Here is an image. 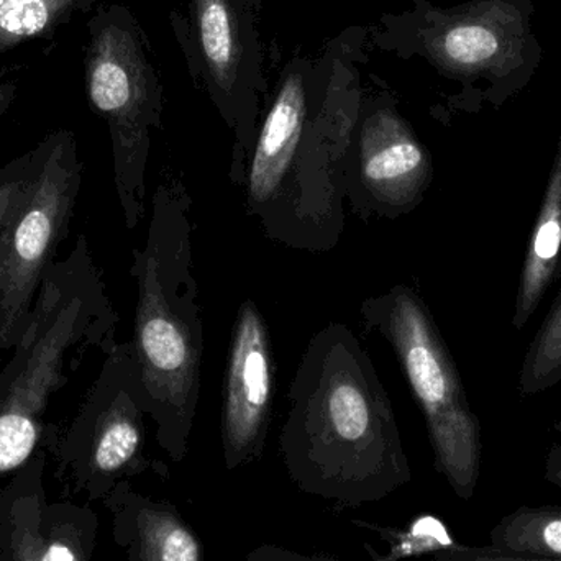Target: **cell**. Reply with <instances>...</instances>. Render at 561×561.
I'll return each instance as SVG.
<instances>
[{
  "label": "cell",
  "instance_id": "obj_17",
  "mask_svg": "<svg viewBox=\"0 0 561 561\" xmlns=\"http://www.w3.org/2000/svg\"><path fill=\"white\" fill-rule=\"evenodd\" d=\"M490 546L504 552L561 559V507H517L491 529Z\"/></svg>",
  "mask_w": 561,
  "mask_h": 561
},
{
  "label": "cell",
  "instance_id": "obj_7",
  "mask_svg": "<svg viewBox=\"0 0 561 561\" xmlns=\"http://www.w3.org/2000/svg\"><path fill=\"white\" fill-rule=\"evenodd\" d=\"M147 405L134 343H117L84 404L65 432L49 428L43 444L56 480L69 494L101 501L117 484L154 467L147 455Z\"/></svg>",
  "mask_w": 561,
  "mask_h": 561
},
{
  "label": "cell",
  "instance_id": "obj_6",
  "mask_svg": "<svg viewBox=\"0 0 561 561\" xmlns=\"http://www.w3.org/2000/svg\"><path fill=\"white\" fill-rule=\"evenodd\" d=\"M85 94L107 124L114 183L125 227L147 216V170L153 131L163 125V85L134 13L121 3L101 7L88 22Z\"/></svg>",
  "mask_w": 561,
  "mask_h": 561
},
{
  "label": "cell",
  "instance_id": "obj_21",
  "mask_svg": "<svg viewBox=\"0 0 561 561\" xmlns=\"http://www.w3.org/2000/svg\"><path fill=\"white\" fill-rule=\"evenodd\" d=\"M434 561H561L549 557L526 556V553L504 552L494 547H468L455 542L447 549L432 556Z\"/></svg>",
  "mask_w": 561,
  "mask_h": 561
},
{
  "label": "cell",
  "instance_id": "obj_11",
  "mask_svg": "<svg viewBox=\"0 0 561 561\" xmlns=\"http://www.w3.org/2000/svg\"><path fill=\"white\" fill-rule=\"evenodd\" d=\"M275 358L268 323L255 300L240 304L224 378L222 435L227 471L259 461L273 414Z\"/></svg>",
  "mask_w": 561,
  "mask_h": 561
},
{
  "label": "cell",
  "instance_id": "obj_1",
  "mask_svg": "<svg viewBox=\"0 0 561 561\" xmlns=\"http://www.w3.org/2000/svg\"><path fill=\"white\" fill-rule=\"evenodd\" d=\"M368 28L352 26L319 59L294 56L262 115L242 190L273 242L330 252L345 230V170L363 91Z\"/></svg>",
  "mask_w": 561,
  "mask_h": 561
},
{
  "label": "cell",
  "instance_id": "obj_16",
  "mask_svg": "<svg viewBox=\"0 0 561 561\" xmlns=\"http://www.w3.org/2000/svg\"><path fill=\"white\" fill-rule=\"evenodd\" d=\"M98 0H0V55L49 39L72 20L91 12Z\"/></svg>",
  "mask_w": 561,
  "mask_h": 561
},
{
  "label": "cell",
  "instance_id": "obj_9",
  "mask_svg": "<svg viewBox=\"0 0 561 561\" xmlns=\"http://www.w3.org/2000/svg\"><path fill=\"white\" fill-rule=\"evenodd\" d=\"M45 145L22 204L0 232V355L22 339L81 193L84 164L75 134L53 131Z\"/></svg>",
  "mask_w": 561,
  "mask_h": 561
},
{
  "label": "cell",
  "instance_id": "obj_8",
  "mask_svg": "<svg viewBox=\"0 0 561 561\" xmlns=\"http://www.w3.org/2000/svg\"><path fill=\"white\" fill-rule=\"evenodd\" d=\"M260 0H190V19L171 13L194 82L236 137L230 181L242 187L266 94L259 33Z\"/></svg>",
  "mask_w": 561,
  "mask_h": 561
},
{
  "label": "cell",
  "instance_id": "obj_10",
  "mask_svg": "<svg viewBox=\"0 0 561 561\" xmlns=\"http://www.w3.org/2000/svg\"><path fill=\"white\" fill-rule=\"evenodd\" d=\"M434 163L389 91L363 94L345 170V199L363 219H398L417 209Z\"/></svg>",
  "mask_w": 561,
  "mask_h": 561
},
{
  "label": "cell",
  "instance_id": "obj_20",
  "mask_svg": "<svg viewBox=\"0 0 561 561\" xmlns=\"http://www.w3.org/2000/svg\"><path fill=\"white\" fill-rule=\"evenodd\" d=\"M45 138H43L32 150L13 158L0 168V232L22 204L30 183L45 157Z\"/></svg>",
  "mask_w": 561,
  "mask_h": 561
},
{
  "label": "cell",
  "instance_id": "obj_2",
  "mask_svg": "<svg viewBox=\"0 0 561 561\" xmlns=\"http://www.w3.org/2000/svg\"><path fill=\"white\" fill-rule=\"evenodd\" d=\"M287 401L279 457L307 496L358 510L411 483L388 392L348 327L330 322L310 339Z\"/></svg>",
  "mask_w": 561,
  "mask_h": 561
},
{
  "label": "cell",
  "instance_id": "obj_14",
  "mask_svg": "<svg viewBox=\"0 0 561 561\" xmlns=\"http://www.w3.org/2000/svg\"><path fill=\"white\" fill-rule=\"evenodd\" d=\"M46 454L39 450L0 490V561H42L39 504L45 500Z\"/></svg>",
  "mask_w": 561,
  "mask_h": 561
},
{
  "label": "cell",
  "instance_id": "obj_12",
  "mask_svg": "<svg viewBox=\"0 0 561 561\" xmlns=\"http://www.w3.org/2000/svg\"><path fill=\"white\" fill-rule=\"evenodd\" d=\"M112 536L128 561H206L196 530L170 501L138 493L130 481L102 500Z\"/></svg>",
  "mask_w": 561,
  "mask_h": 561
},
{
  "label": "cell",
  "instance_id": "obj_5",
  "mask_svg": "<svg viewBox=\"0 0 561 561\" xmlns=\"http://www.w3.org/2000/svg\"><path fill=\"white\" fill-rule=\"evenodd\" d=\"M363 323L381 333L398 356L421 405L435 470L461 501H471L483 458V428L471 409L457 363L427 304L404 284L363 300Z\"/></svg>",
  "mask_w": 561,
  "mask_h": 561
},
{
  "label": "cell",
  "instance_id": "obj_22",
  "mask_svg": "<svg viewBox=\"0 0 561 561\" xmlns=\"http://www.w3.org/2000/svg\"><path fill=\"white\" fill-rule=\"evenodd\" d=\"M247 561H340L329 556H312V553H300L297 550L286 549V547L265 546L256 547L250 550Z\"/></svg>",
  "mask_w": 561,
  "mask_h": 561
},
{
  "label": "cell",
  "instance_id": "obj_13",
  "mask_svg": "<svg viewBox=\"0 0 561 561\" xmlns=\"http://www.w3.org/2000/svg\"><path fill=\"white\" fill-rule=\"evenodd\" d=\"M561 276V128L556 158L547 178L539 213L524 255L523 272L514 307V329L523 330L533 319Z\"/></svg>",
  "mask_w": 561,
  "mask_h": 561
},
{
  "label": "cell",
  "instance_id": "obj_3",
  "mask_svg": "<svg viewBox=\"0 0 561 561\" xmlns=\"http://www.w3.org/2000/svg\"><path fill=\"white\" fill-rule=\"evenodd\" d=\"M193 197L178 174H161L144 249L134 250L135 355L158 447L186 458L201 399L204 322L194 278Z\"/></svg>",
  "mask_w": 561,
  "mask_h": 561
},
{
  "label": "cell",
  "instance_id": "obj_19",
  "mask_svg": "<svg viewBox=\"0 0 561 561\" xmlns=\"http://www.w3.org/2000/svg\"><path fill=\"white\" fill-rule=\"evenodd\" d=\"M353 524L371 533L375 530L381 540L389 543V552L386 556H379L368 543H365L366 553L373 561H401L411 557L434 556L438 550L447 549L455 543L444 523L432 516L419 517L414 523L409 524L408 529H389V527H379L362 520H353Z\"/></svg>",
  "mask_w": 561,
  "mask_h": 561
},
{
  "label": "cell",
  "instance_id": "obj_25",
  "mask_svg": "<svg viewBox=\"0 0 561 561\" xmlns=\"http://www.w3.org/2000/svg\"><path fill=\"white\" fill-rule=\"evenodd\" d=\"M553 431L559 432V434L561 435V415L559 421H557L556 424H553Z\"/></svg>",
  "mask_w": 561,
  "mask_h": 561
},
{
  "label": "cell",
  "instance_id": "obj_15",
  "mask_svg": "<svg viewBox=\"0 0 561 561\" xmlns=\"http://www.w3.org/2000/svg\"><path fill=\"white\" fill-rule=\"evenodd\" d=\"M99 517L89 506L71 500L39 504L38 537L42 561H92L98 543Z\"/></svg>",
  "mask_w": 561,
  "mask_h": 561
},
{
  "label": "cell",
  "instance_id": "obj_18",
  "mask_svg": "<svg viewBox=\"0 0 561 561\" xmlns=\"http://www.w3.org/2000/svg\"><path fill=\"white\" fill-rule=\"evenodd\" d=\"M561 382V287L524 356L519 373L523 398L542 394Z\"/></svg>",
  "mask_w": 561,
  "mask_h": 561
},
{
  "label": "cell",
  "instance_id": "obj_23",
  "mask_svg": "<svg viewBox=\"0 0 561 561\" xmlns=\"http://www.w3.org/2000/svg\"><path fill=\"white\" fill-rule=\"evenodd\" d=\"M12 71L13 69H0V122L12 107L19 92V78Z\"/></svg>",
  "mask_w": 561,
  "mask_h": 561
},
{
  "label": "cell",
  "instance_id": "obj_4",
  "mask_svg": "<svg viewBox=\"0 0 561 561\" xmlns=\"http://www.w3.org/2000/svg\"><path fill=\"white\" fill-rule=\"evenodd\" d=\"M534 12V0H468L448 9L412 0L404 12L382 13L368 33L381 51L425 59L460 84L450 105L473 114L484 105L503 107L536 76L543 51Z\"/></svg>",
  "mask_w": 561,
  "mask_h": 561
},
{
  "label": "cell",
  "instance_id": "obj_24",
  "mask_svg": "<svg viewBox=\"0 0 561 561\" xmlns=\"http://www.w3.org/2000/svg\"><path fill=\"white\" fill-rule=\"evenodd\" d=\"M546 480L561 490V442L553 445L547 454Z\"/></svg>",
  "mask_w": 561,
  "mask_h": 561
}]
</instances>
